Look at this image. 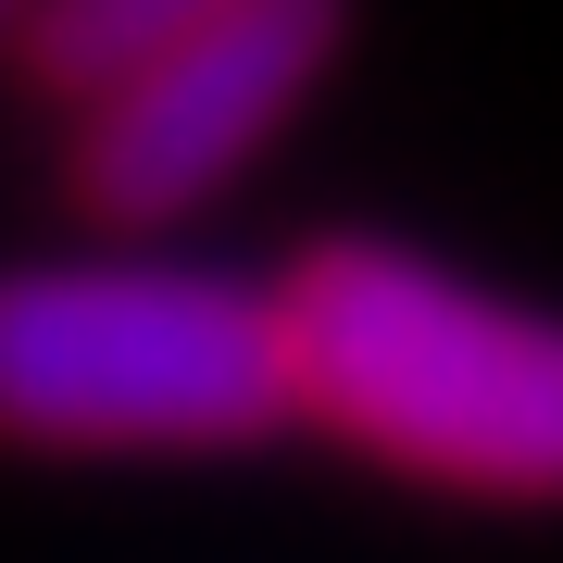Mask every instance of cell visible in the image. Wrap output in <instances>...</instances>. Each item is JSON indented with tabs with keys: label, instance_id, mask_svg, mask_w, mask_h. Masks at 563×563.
<instances>
[{
	"label": "cell",
	"instance_id": "1",
	"mask_svg": "<svg viewBox=\"0 0 563 563\" xmlns=\"http://www.w3.org/2000/svg\"><path fill=\"white\" fill-rule=\"evenodd\" d=\"M276 313L313 439L451 501H563V313L376 225H325L276 276Z\"/></svg>",
	"mask_w": 563,
	"mask_h": 563
},
{
	"label": "cell",
	"instance_id": "3",
	"mask_svg": "<svg viewBox=\"0 0 563 563\" xmlns=\"http://www.w3.org/2000/svg\"><path fill=\"white\" fill-rule=\"evenodd\" d=\"M339 38H351V0H225V13L176 25L163 51L113 63L101 88H76V139H63L76 213L113 239L213 213L301 125Z\"/></svg>",
	"mask_w": 563,
	"mask_h": 563
},
{
	"label": "cell",
	"instance_id": "2",
	"mask_svg": "<svg viewBox=\"0 0 563 563\" xmlns=\"http://www.w3.org/2000/svg\"><path fill=\"white\" fill-rule=\"evenodd\" d=\"M301 426L276 288L151 251L0 263V451L201 463Z\"/></svg>",
	"mask_w": 563,
	"mask_h": 563
},
{
	"label": "cell",
	"instance_id": "5",
	"mask_svg": "<svg viewBox=\"0 0 563 563\" xmlns=\"http://www.w3.org/2000/svg\"><path fill=\"white\" fill-rule=\"evenodd\" d=\"M13 13H25V0H0V38H13Z\"/></svg>",
	"mask_w": 563,
	"mask_h": 563
},
{
	"label": "cell",
	"instance_id": "4",
	"mask_svg": "<svg viewBox=\"0 0 563 563\" xmlns=\"http://www.w3.org/2000/svg\"><path fill=\"white\" fill-rule=\"evenodd\" d=\"M201 13H225V0H25L13 13V63L51 88V101H76V88H101L113 63L163 51L176 25H201Z\"/></svg>",
	"mask_w": 563,
	"mask_h": 563
}]
</instances>
